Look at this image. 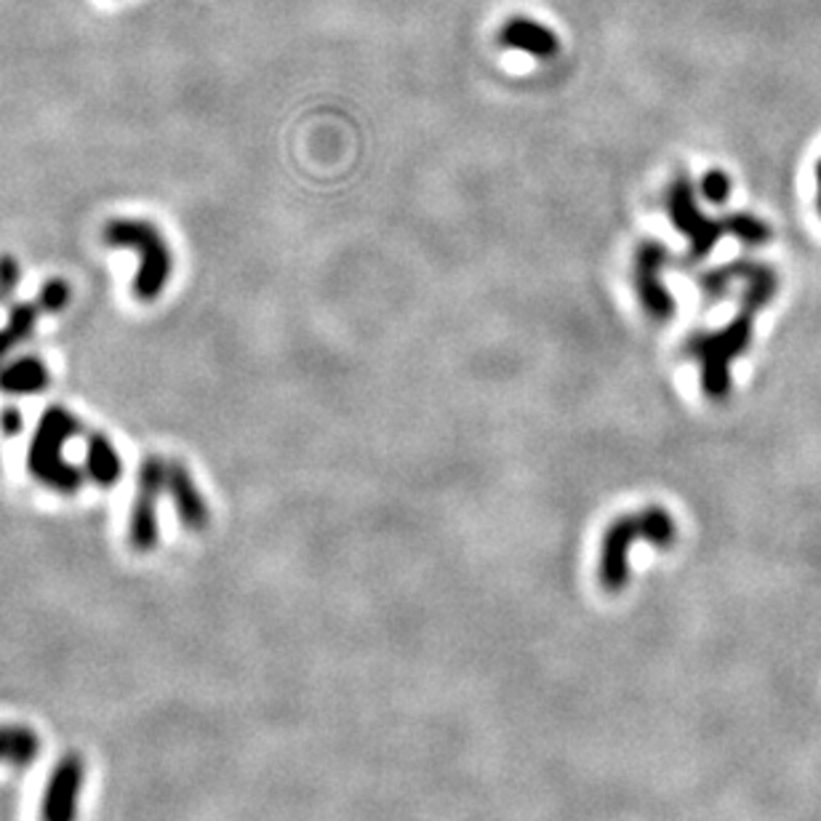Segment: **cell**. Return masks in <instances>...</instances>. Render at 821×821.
Instances as JSON below:
<instances>
[{
  "label": "cell",
  "instance_id": "6da1fadb",
  "mask_svg": "<svg viewBox=\"0 0 821 821\" xmlns=\"http://www.w3.org/2000/svg\"><path fill=\"white\" fill-rule=\"evenodd\" d=\"M81 424L77 419L62 406H53L44 413L38 430H35L33 443H29L27 467L40 483L59 491L64 496H73L83 483V472L75 464L64 459L62 448L70 437L77 435Z\"/></svg>",
  "mask_w": 821,
  "mask_h": 821
},
{
  "label": "cell",
  "instance_id": "7a4b0ae2",
  "mask_svg": "<svg viewBox=\"0 0 821 821\" xmlns=\"http://www.w3.org/2000/svg\"><path fill=\"white\" fill-rule=\"evenodd\" d=\"M105 243L140 254L134 293L142 302L164 293L171 275V251L153 225L140 219H112L105 227Z\"/></svg>",
  "mask_w": 821,
  "mask_h": 821
},
{
  "label": "cell",
  "instance_id": "3957f363",
  "mask_svg": "<svg viewBox=\"0 0 821 821\" xmlns=\"http://www.w3.org/2000/svg\"><path fill=\"white\" fill-rule=\"evenodd\" d=\"M752 310L745 307L739 317H734L723 331L699 334V337L688 339L686 352L701 361V387H704L707 398L721 400L728 395V363L747 350L749 339H752Z\"/></svg>",
  "mask_w": 821,
  "mask_h": 821
},
{
  "label": "cell",
  "instance_id": "277c9868",
  "mask_svg": "<svg viewBox=\"0 0 821 821\" xmlns=\"http://www.w3.org/2000/svg\"><path fill=\"white\" fill-rule=\"evenodd\" d=\"M166 478H169V461L158 457L145 459L129 518V544L136 553H149L158 544V499L166 491Z\"/></svg>",
  "mask_w": 821,
  "mask_h": 821
},
{
  "label": "cell",
  "instance_id": "5b68a950",
  "mask_svg": "<svg viewBox=\"0 0 821 821\" xmlns=\"http://www.w3.org/2000/svg\"><path fill=\"white\" fill-rule=\"evenodd\" d=\"M669 221L688 238V254L691 259H704L717 241L723 238L725 221H712L699 212L693 184L686 177H677L667 193Z\"/></svg>",
  "mask_w": 821,
  "mask_h": 821
},
{
  "label": "cell",
  "instance_id": "8992f818",
  "mask_svg": "<svg viewBox=\"0 0 821 821\" xmlns=\"http://www.w3.org/2000/svg\"><path fill=\"white\" fill-rule=\"evenodd\" d=\"M83 784H86V760L77 752H68L53 765L40 800V821H77Z\"/></svg>",
  "mask_w": 821,
  "mask_h": 821
},
{
  "label": "cell",
  "instance_id": "52a82bcc",
  "mask_svg": "<svg viewBox=\"0 0 821 821\" xmlns=\"http://www.w3.org/2000/svg\"><path fill=\"white\" fill-rule=\"evenodd\" d=\"M667 262V249L659 241L643 243L635 256V286H638L640 304H643L645 315H651L656 323L669 321L675 315V297L659 283V269Z\"/></svg>",
  "mask_w": 821,
  "mask_h": 821
},
{
  "label": "cell",
  "instance_id": "ba28073f",
  "mask_svg": "<svg viewBox=\"0 0 821 821\" xmlns=\"http://www.w3.org/2000/svg\"><path fill=\"white\" fill-rule=\"evenodd\" d=\"M643 536V523H640V515H625V518L616 520L603 536L601 547V584L605 590L616 592L627 584L629 577V550L632 544Z\"/></svg>",
  "mask_w": 821,
  "mask_h": 821
},
{
  "label": "cell",
  "instance_id": "9c48e42d",
  "mask_svg": "<svg viewBox=\"0 0 821 821\" xmlns=\"http://www.w3.org/2000/svg\"><path fill=\"white\" fill-rule=\"evenodd\" d=\"M166 491L173 499L179 520L188 526L190 531H203L208 526V505L197 485L190 478L188 467L179 461H169V478H166Z\"/></svg>",
  "mask_w": 821,
  "mask_h": 821
},
{
  "label": "cell",
  "instance_id": "30bf717a",
  "mask_svg": "<svg viewBox=\"0 0 821 821\" xmlns=\"http://www.w3.org/2000/svg\"><path fill=\"white\" fill-rule=\"evenodd\" d=\"M499 40L505 49L531 53V57L539 59L555 57L557 49H560L553 29L539 25L536 20H529V16H509L505 27L499 29Z\"/></svg>",
  "mask_w": 821,
  "mask_h": 821
},
{
  "label": "cell",
  "instance_id": "8fae6325",
  "mask_svg": "<svg viewBox=\"0 0 821 821\" xmlns=\"http://www.w3.org/2000/svg\"><path fill=\"white\" fill-rule=\"evenodd\" d=\"M38 731L22 723H0V763L11 769H27L38 760Z\"/></svg>",
  "mask_w": 821,
  "mask_h": 821
},
{
  "label": "cell",
  "instance_id": "7c38bea8",
  "mask_svg": "<svg viewBox=\"0 0 821 821\" xmlns=\"http://www.w3.org/2000/svg\"><path fill=\"white\" fill-rule=\"evenodd\" d=\"M49 369L40 358H20L0 371V389L11 395H35L49 387Z\"/></svg>",
  "mask_w": 821,
  "mask_h": 821
},
{
  "label": "cell",
  "instance_id": "4fadbf2b",
  "mask_svg": "<svg viewBox=\"0 0 821 821\" xmlns=\"http://www.w3.org/2000/svg\"><path fill=\"white\" fill-rule=\"evenodd\" d=\"M86 472L94 478V483L99 485H112L121 481V457L112 448V443L105 435H92L88 437L86 448Z\"/></svg>",
  "mask_w": 821,
  "mask_h": 821
},
{
  "label": "cell",
  "instance_id": "5bb4252c",
  "mask_svg": "<svg viewBox=\"0 0 821 821\" xmlns=\"http://www.w3.org/2000/svg\"><path fill=\"white\" fill-rule=\"evenodd\" d=\"M38 315H40V304H14V307H11L9 326L0 328V358L9 355L11 347L20 345L22 339L33 337Z\"/></svg>",
  "mask_w": 821,
  "mask_h": 821
},
{
  "label": "cell",
  "instance_id": "9a60e30c",
  "mask_svg": "<svg viewBox=\"0 0 821 821\" xmlns=\"http://www.w3.org/2000/svg\"><path fill=\"white\" fill-rule=\"evenodd\" d=\"M640 523H643V536L645 542H651L653 547H669L675 542V520L667 509L662 507H649L640 512Z\"/></svg>",
  "mask_w": 821,
  "mask_h": 821
},
{
  "label": "cell",
  "instance_id": "2e32d148",
  "mask_svg": "<svg viewBox=\"0 0 821 821\" xmlns=\"http://www.w3.org/2000/svg\"><path fill=\"white\" fill-rule=\"evenodd\" d=\"M725 230L734 232V236L747 245H763L771 236L765 221L752 217V214H734V217L725 219Z\"/></svg>",
  "mask_w": 821,
  "mask_h": 821
},
{
  "label": "cell",
  "instance_id": "e0dca14e",
  "mask_svg": "<svg viewBox=\"0 0 821 821\" xmlns=\"http://www.w3.org/2000/svg\"><path fill=\"white\" fill-rule=\"evenodd\" d=\"M701 195H704V201L715 203V206H723L731 195V179L725 177V171L721 169L707 171L704 179H701Z\"/></svg>",
  "mask_w": 821,
  "mask_h": 821
},
{
  "label": "cell",
  "instance_id": "ac0fdd59",
  "mask_svg": "<svg viewBox=\"0 0 821 821\" xmlns=\"http://www.w3.org/2000/svg\"><path fill=\"white\" fill-rule=\"evenodd\" d=\"M70 299V286L64 283V280H49V283L44 286V291H40V310H46V313H59V310L68 304Z\"/></svg>",
  "mask_w": 821,
  "mask_h": 821
},
{
  "label": "cell",
  "instance_id": "d6986e66",
  "mask_svg": "<svg viewBox=\"0 0 821 821\" xmlns=\"http://www.w3.org/2000/svg\"><path fill=\"white\" fill-rule=\"evenodd\" d=\"M16 286H20V265L14 256H0V302L11 299Z\"/></svg>",
  "mask_w": 821,
  "mask_h": 821
},
{
  "label": "cell",
  "instance_id": "ffe728a7",
  "mask_svg": "<svg viewBox=\"0 0 821 821\" xmlns=\"http://www.w3.org/2000/svg\"><path fill=\"white\" fill-rule=\"evenodd\" d=\"M0 430H3V435H20L22 433V413L16 409H3V413H0Z\"/></svg>",
  "mask_w": 821,
  "mask_h": 821
},
{
  "label": "cell",
  "instance_id": "44dd1931",
  "mask_svg": "<svg viewBox=\"0 0 821 821\" xmlns=\"http://www.w3.org/2000/svg\"><path fill=\"white\" fill-rule=\"evenodd\" d=\"M817 179H819V184H821V164L817 166Z\"/></svg>",
  "mask_w": 821,
  "mask_h": 821
},
{
  "label": "cell",
  "instance_id": "7402d4cb",
  "mask_svg": "<svg viewBox=\"0 0 821 821\" xmlns=\"http://www.w3.org/2000/svg\"><path fill=\"white\" fill-rule=\"evenodd\" d=\"M819 208H821V195H819Z\"/></svg>",
  "mask_w": 821,
  "mask_h": 821
}]
</instances>
